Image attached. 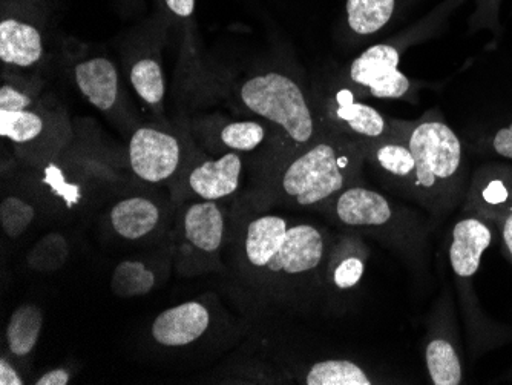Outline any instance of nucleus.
Segmentation results:
<instances>
[{"label": "nucleus", "instance_id": "obj_23", "mask_svg": "<svg viewBox=\"0 0 512 385\" xmlns=\"http://www.w3.org/2000/svg\"><path fill=\"white\" fill-rule=\"evenodd\" d=\"M43 120L27 109L5 111L0 109V135L14 143H28L42 134Z\"/></svg>", "mask_w": 512, "mask_h": 385}, {"label": "nucleus", "instance_id": "obj_33", "mask_svg": "<svg viewBox=\"0 0 512 385\" xmlns=\"http://www.w3.org/2000/svg\"><path fill=\"white\" fill-rule=\"evenodd\" d=\"M71 375L65 369H54L51 372L40 376L34 384L36 385H68Z\"/></svg>", "mask_w": 512, "mask_h": 385}, {"label": "nucleus", "instance_id": "obj_5", "mask_svg": "<svg viewBox=\"0 0 512 385\" xmlns=\"http://www.w3.org/2000/svg\"><path fill=\"white\" fill-rule=\"evenodd\" d=\"M243 105L283 129L295 145L307 146L316 139V122L301 86L281 73L252 77L240 89Z\"/></svg>", "mask_w": 512, "mask_h": 385}, {"label": "nucleus", "instance_id": "obj_31", "mask_svg": "<svg viewBox=\"0 0 512 385\" xmlns=\"http://www.w3.org/2000/svg\"><path fill=\"white\" fill-rule=\"evenodd\" d=\"M500 232V240H502L505 251L508 252L509 258L512 260V208L506 209L499 217L491 221Z\"/></svg>", "mask_w": 512, "mask_h": 385}, {"label": "nucleus", "instance_id": "obj_1", "mask_svg": "<svg viewBox=\"0 0 512 385\" xmlns=\"http://www.w3.org/2000/svg\"><path fill=\"white\" fill-rule=\"evenodd\" d=\"M327 257L321 229L276 214L247 218L238 243L244 277L267 293L293 295L316 280Z\"/></svg>", "mask_w": 512, "mask_h": 385}, {"label": "nucleus", "instance_id": "obj_16", "mask_svg": "<svg viewBox=\"0 0 512 385\" xmlns=\"http://www.w3.org/2000/svg\"><path fill=\"white\" fill-rule=\"evenodd\" d=\"M157 203L146 197H131L115 203L109 212L112 229L119 237L135 241L148 237L160 224Z\"/></svg>", "mask_w": 512, "mask_h": 385}, {"label": "nucleus", "instance_id": "obj_13", "mask_svg": "<svg viewBox=\"0 0 512 385\" xmlns=\"http://www.w3.org/2000/svg\"><path fill=\"white\" fill-rule=\"evenodd\" d=\"M243 160L235 152H227L218 160L201 163L189 175L192 191L207 201L230 197L240 188Z\"/></svg>", "mask_w": 512, "mask_h": 385}, {"label": "nucleus", "instance_id": "obj_9", "mask_svg": "<svg viewBox=\"0 0 512 385\" xmlns=\"http://www.w3.org/2000/svg\"><path fill=\"white\" fill-rule=\"evenodd\" d=\"M329 111L345 137L355 140L362 148L381 140L390 132L391 120L385 119L373 106L359 102L350 89H339L330 103Z\"/></svg>", "mask_w": 512, "mask_h": 385}, {"label": "nucleus", "instance_id": "obj_22", "mask_svg": "<svg viewBox=\"0 0 512 385\" xmlns=\"http://www.w3.org/2000/svg\"><path fill=\"white\" fill-rule=\"evenodd\" d=\"M154 286L155 274L142 261H122L111 278L112 292L119 298L145 297Z\"/></svg>", "mask_w": 512, "mask_h": 385}, {"label": "nucleus", "instance_id": "obj_21", "mask_svg": "<svg viewBox=\"0 0 512 385\" xmlns=\"http://www.w3.org/2000/svg\"><path fill=\"white\" fill-rule=\"evenodd\" d=\"M306 385H371L368 373L350 359H325L310 367L304 378Z\"/></svg>", "mask_w": 512, "mask_h": 385}, {"label": "nucleus", "instance_id": "obj_17", "mask_svg": "<svg viewBox=\"0 0 512 385\" xmlns=\"http://www.w3.org/2000/svg\"><path fill=\"white\" fill-rule=\"evenodd\" d=\"M42 36L33 25L16 19L0 24V60L8 65L31 66L42 59Z\"/></svg>", "mask_w": 512, "mask_h": 385}, {"label": "nucleus", "instance_id": "obj_28", "mask_svg": "<svg viewBox=\"0 0 512 385\" xmlns=\"http://www.w3.org/2000/svg\"><path fill=\"white\" fill-rule=\"evenodd\" d=\"M221 142L237 152H249L258 148L266 139V129L258 122H234L224 126Z\"/></svg>", "mask_w": 512, "mask_h": 385}, {"label": "nucleus", "instance_id": "obj_18", "mask_svg": "<svg viewBox=\"0 0 512 385\" xmlns=\"http://www.w3.org/2000/svg\"><path fill=\"white\" fill-rule=\"evenodd\" d=\"M43 327L42 310L34 304H22L14 310L7 326L8 349L17 358L30 355L36 349Z\"/></svg>", "mask_w": 512, "mask_h": 385}, {"label": "nucleus", "instance_id": "obj_12", "mask_svg": "<svg viewBox=\"0 0 512 385\" xmlns=\"http://www.w3.org/2000/svg\"><path fill=\"white\" fill-rule=\"evenodd\" d=\"M365 162L378 172L388 189L398 194L414 171V155L404 137L391 125L381 140L364 146Z\"/></svg>", "mask_w": 512, "mask_h": 385}, {"label": "nucleus", "instance_id": "obj_34", "mask_svg": "<svg viewBox=\"0 0 512 385\" xmlns=\"http://www.w3.org/2000/svg\"><path fill=\"white\" fill-rule=\"evenodd\" d=\"M169 10L180 17H189L195 10V0H165Z\"/></svg>", "mask_w": 512, "mask_h": 385}, {"label": "nucleus", "instance_id": "obj_14", "mask_svg": "<svg viewBox=\"0 0 512 385\" xmlns=\"http://www.w3.org/2000/svg\"><path fill=\"white\" fill-rule=\"evenodd\" d=\"M184 238L203 254H217L223 246L226 221L217 201H200L189 206L183 218Z\"/></svg>", "mask_w": 512, "mask_h": 385}, {"label": "nucleus", "instance_id": "obj_11", "mask_svg": "<svg viewBox=\"0 0 512 385\" xmlns=\"http://www.w3.org/2000/svg\"><path fill=\"white\" fill-rule=\"evenodd\" d=\"M211 326V312L198 301L166 309L152 323V338L165 347H183L195 343Z\"/></svg>", "mask_w": 512, "mask_h": 385}, {"label": "nucleus", "instance_id": "obj_7", "mask_svg": "<svg viewBox=\"0 0 512 385\" xmlns=\"http://www.w3.org/2000/svg\"><path fill=\"white\" fill-rule=\"evenodd\" d=\"M181 148L175 137L152 128H140L129 142V162L138 178L160 183L175 174Z\"/></svg>", "mask_w": 512, "mask_h": 385}, {"label": "nucleus", "instance_id": "obj_3", "mask_svg": "<svg viewBox=\"0 0 512 385\" xmlns=\"http://www.w3.org/2000/svg\"><path fill=\"white\" fill-rule=\"evenodd\" d=\"M365 152L345 135L313 140L289 160L273 181L278 200L301 209L322 211L361 178Z\"/></svg>", "mask_w": 512, "mask_h": 385}, {"label": "nucleus", "instance_id": "obj_29", "mask_svg": "<svg viewBox=\"0 0 512 385\" xmlns=\"http://www.w3.org/2000/svg\"><path fill=\"white\" fill-rule=\"evenodd\" d=\"M488 151L493 152L497 157L512 160V122L494 132L488 143Z\"/></svg>", "mask_w": 512, "mask_h": 385}, {"label": "nucleus", "instance_id": "obj_15", "mask_svg": "<svg viewBox=\"0 0 512 385\" xmlns=\"http://www.w3.org/2000/svg\"><path fill=\"white\" fill-rule=\"evenodd\" d=\"M76 83L80 93L100 111L114 108L119 97V74L114 63L105 57L86 60L76 66Z\"/></svg>", "mask_w": 512, "mask_h": 385}, {"label": "nucleus", "instance_id": "obj_20", "mask_svg": "<svg viewBox=\"0 0 512 385\" xmlns=\"http://www.w3.org/2000/svg\"><path fill=\"white\" fill-rule=\"evenodd\" d=\"M396 0H347L348 27L359 36L378 33L390 22Z\"/></svg>", "mask_w": 512, "mask_h": 385}, {"label": "nucleus", "instance_id": "obj_10", "mask_svg": "<svg viewBox=\"0 0 512 385\" xmlns=\"http://www.w3.org/2000/svg\"><path fill=\"white\" fill-rule=\"evenodd\" d=\"M493 226L479 215L463 212L457 220L451 238L450 263L454 274L462 280H470L477 274L483 254L493 243Z\"/></svg>", "mask_w": 512, "mask_h": 385}, {"label": "nucleus", "instance_id": "obj_24", "mask_svg": "<svg viewBox=\"0 0 512 385\" xmlns=\"http://www.w3.org/2000/svg\"><path fill=\"white\" fill-rule=\"evenodd\" d=\"M131 83L135 93L149 105H157L165 97V77L155 60L143 59L131 70Z\"/></svg>", "mask_w": 512, "mask_h": 385}, {"label": "nucleus", "instance_id": "obj_8", "mask_svg": "<svg viewBox=\"0 0 512 385\" xmlns=\"http://www.w3.org/2000/svg\"><path fill=\"white\" fill-rule=\"evenodd\" d=\"M509 208H512V166L494 163L477 169L465 194L463 212L479 215L491 223Z\"/></svg>", "mask_w": 512, "mask_h": 385}, {"label": "nucleus", "instance_id": "obj_26", "mask_svg": "<svg viewBox=\"0 0 512 385\" xmlns=\"http://www.w3.org/2000/svg\"><path fill=\"white\" fill-rule=\"evenodd\" d=\"M68 255L69 246L65 238L60 234H50L33 246L28 254V264L42 272H53L65 264Z\"/></svg>", "mask_w": 512, "mask_h": 385}, {"label": "nucleus", "instance_id": "obj_32", "mask_svg": "<svg viewBox=\"0 0 512 385\" xmlns=\"http://www.w3.org/2000/svg\"><path fill=\"white\" fill-rule=\"evenodd\" d=\"M22 376L16 372L10 362L5 358H0V385H23Z\"/></svg>", "mask_w": 512, "mask_h": 385}, {"label": "nucleus", "instance_id": "obj_6", "mask_svg": "<svg viewBox=\"0 0 512 385\" xmlns=\"http://www.w3.org/2000/svg\"><path fill=\"white\" fill-rule=\"evenodd\" d=\"M399 63L401 54L398 48L378 43L353 60L348 76L356 86L376 99H404L410 93L411 82L399 70Z\"/></svg>", "mask_w": 512, "mask_h": 385}, {"label": "nucleus", "instance_id": "obj_27", "mask_svg": "<svg viewBox=\"0 0 512 385\" xmlns=\"http://www.w3.org/2000/svg\"><path fill=\"white\" fill-rule=\"evenodd\" d=\"M36 218V209L19 197H7L0 205V223L5 235L10 238L22 237Z\"/></svg>", "mask_w": 512, "mask_h": 385}, {"label": "nucleus", "instance_id": "obj_30", "mask_svg": "<svg viewBox=\"0 0 512 385\" xmlns=\"http://www.w3.org/2000/svg\"><path fill=\"white\" fill-rule=\"evenodd\" d=\"M30 105V97L20 93L13 86L5 85L0 88V109L19 111V109H27Z\"/></svg>", "mask_w": 512, "mask_h": 385}, {"label": "nucleus", "instance_id": "obj_25", "mask_svg": "<svg viewBox=\"0 0 512 385\" xmlns=\"http://www.w3.org/2000/svg\"><path fill=\"white\" fill-rule=\"evenodd\" d=\"M365 267H367V260H365L364 246L361 241L350 244V252L342 255L332 269V281L336 289L339 290H352L353 287L358 286L364 278Z\"/></svg>", "mask_w": 512, "mask_h": 385}, {"label": "nucleus", "instance_id": "obj_4", "mask_svg": "<svg viewBox=\"0 0 512 385\" xmlns=\"http://www.w3.org/2000/svg\"><path fill=\"white\" fill-rule=\"evenodd\" d=\"M322 211H330L345 228L379 238L410 260H422L427 252L428 229L421 215L361 183L348 186Z\"/></svg>", "mask_w": 512, "mask_h": 385}, {"label": "nucleus", "instance_id": "obj_19", "mask_svg": "<svg viewBox=\"0 0 512 385\" xmlns=\"http://www.w3.org/2000/svg\"><path fill=\"white\" fill-rule=\"evenodd\" d=\"M428 375L434 385H459L463 381V367L456 347L447 338L430 339L425 349Z\"/></svg>", "mask_w": 512, "mask_h": 385}, {"label": "nucleus", "instance_id": "obj_2", "mask_svg": "<svg viewBox=\"0 0 512 385\" xmlns=\"http://www.w3.org/2000/svg\"><path fill=\"white\" fill-rule=\"evenodd\" d=\"M391 125L404 137L414 155V171L398 195L414 201L434 217L453 211L465 198L467 158L456 132L431 111L416 122Z\"/></svg>", "mask_w": 512, "mask_h": 385}, {"label": "nucleus", "instance_id": "obj_35", "mask_svg": "<svg viewBox=\"0 0 512 385\" xmlns=\"http://www.w3.org/2000/svg\"><path fill=\"white\" fill-rule=\"evenodd\" d=\"M500 0H479V14L483 19L494 20L496 19L497 7H499Z\"/></svg>", "mask_w": 512, "mask_h": 385}]
</instances>
